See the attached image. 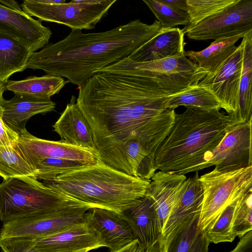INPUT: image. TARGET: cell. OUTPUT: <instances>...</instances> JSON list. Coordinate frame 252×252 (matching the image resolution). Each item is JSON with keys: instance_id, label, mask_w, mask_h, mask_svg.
<instances>
[{"instance_id": "6da1fadb", "label": "cell", "mask_w": 252, "mask_h": 252, "mask_svg": "<svg viewBox=\"0 0 252 252\" xmlns=\"http://www.w3.org/2000/svg\"><path fill=\"white\" fill-rule=\"evenodd\" d=\"M78 88L76 102L92 130L97 159L120 171L124 147L136 141L154 161L176 114L166 108L169 94L155 81L98 72Z\"/></svg>"}, {"instance_id": "7a4b0ae2", "label": "cell", "mask_w": 252, "mask_h": 252, "mask_svg": "<svg viewBox=\"0 0 252 252\" xmlns=\"http://www.w3.org/2000/svg\"><path fill=\"white\" fill-rule=\"evenodd\" d=\"M161 30L158 20L147 24L139 19L102 32L84 33L71 30L64 39L32 52L27 68L64 77L79 87L96 70L127 58Z\"/></svg>"}, {"instance_id": "3957f363", "label": "cell", "mask_w": 252, "mask_h": 252, "mask_svg": "<svg viewBox=\"0 0 252 252\" xmlns=\"http://www.w3.org/2000/svg\"><path fill=\"white\" fill-rule=\"evenodd\" d=\"M157 150V170L179 174L198 172L230 127L229 115L220 110L186 107Z\"/></svg>"}, {"instance_id": "277c9868", "label": "cell", "mask_w": 252, "mask_h": 252, "mask_svg": "<svg viewBox=\"0 0 252 252\" xmlns=\"http://www.w3.org/2000/svg\"><path fill=\"white\" fill-rule=\"evenodd\" d=\"M150 180L129 176L99 159L63 174L43 184L68 197L118 214L134 201L144 197Z\"/></svg>"}, {"instance_id": "5b68a950", "label": "cell", "mask_w": 252, "mask_h": 252, "mask_svg": "<svg viewBox=\"0 0 252 252\" xmlns=\"http://www.w3.org/2000/svg\"><path fill=\"white\" fill-rule=\"evenodd\" d=\"M82 205L87 204L59 193L32 178H10L0 183V220L3 222L49 215Z\"/></svg>"}, {"instance_id": "8992f818", "label": "cell", "mask_w": 252, "mask_h": 252, "mask_svg": "<svg viewBox=\"0 0 252 252\" xmlns=\"http://www.w3.org/2000/svg\"><path fill=\"white\" fill-rule=\"evenodd\" d=\"M98 72L129 73L150 78L169 95L197 85L207 72L184 55L161 60L138 63L127 58L113 64L96 70Z\"/></svg>"}, {"instance_id": "52a82bcc", "label": "cell", "mask_w": 252, "mask_h": 252, "mask_svg": "<svg viewBox=\"0 0 252 252\" xmlns=\"http://www.w3.org/2000/svg\"><path fill=\"white\" fill-rule=\"evenodd\" d=\"M199 181L203 196L198 227L205 233L228 205L252 189V166L229 172L213 170Z\"/></svg>"}, {"instance_id": "ba28073f", "label": "cell", "mask_w": 252, "mask_h": 252, "mask_svg": "<svg viewBox=\"0 0 252 252\" xmlns=\"http://www.w3.org/2000/svg\"><path fill=\"white\" fill-rule=\"evenodd\" d=\"M117 0H73L69 2L49 4L38 0H25L21 4L27 14L41 22L65 25L71 30H90L108 13Z\"/></svg>"}, {"instance_id": "9c48e42d", "label": "cell", "mask_w": 252, "mask_h": 252, "mask_svg": "<svg viewBox=\"0 0 252 252\" xmlns=\"http://www.w3.org/2000/svg\"><path fill=\"white\" fill-rule=\"evenodd\" d=\"M190 39H217L252 31V0H236L222 10L182 29Z\"/></svg>"}, {"instance_id": "30bf717a", "label": "cell", "mask_w": 252, "mask_h": 252, "mask_svg": "<svg viewBox=\"0 0 252 252\" xmlns=\"http://www.w3.org/2000/svg\"><path fill=\"white\" fill-rule=\"evenodd\" d=\"M92 208L82 205L49 215L5 222L0 230V239H34L56 233L85 221V213Z\"/></svg>"}, {"instance_id": "8fae6325", "label": "cell", "mask_w": 252, "mask_h": 252, "mask_svg": "<svg viewBox=\"0 0 252 252\" xmlns=\"http://www.w3.org/2000/svg\"><path fill=\"white\" fill-rule=\"evenodd\" d=\"M252 121L230 127L199 170L215 166V171L229 172L252 166Z\"/></svg>"}, {"instance_id": "7c38bea8", "label": "cell", "mask_w": 252, "mask_h": 252, "mask_svg": "<svg viewBox=\"0 0 252 252\" xmlns=\"http://www.w3.org/2000/svg\"><path fill=\"white\" fill-rule=\"evenodd\" d=\"M243 44L242 40L232 55L214 74L206 75L198 83L210 90L230 118L236 114L238 107Z\"/></svg>"}, {"instance_id": "4fadbf2b", "label": "cell", "mask_w": 252, "mask_h": 252, "mask_svg": "<svg viewBox=\"0 0 252 252\" xmlns=\"http://www.w3.org/2000/svg\"><path fill=\"white\" fill-rule=\"evenodd\" d=\"M16 147L32 165L45 158H60L78 160L94 164L97 161L90 150L69 144L60 140L55 141L37 138L27 129L18 134Z\"/></svg>"}, {"instance_id": "5bb4252c", "label": "cell", "mask_w": 252, "mask_h": 252, "mask_svg": "<svg viewBox=\"0 0 252 252\" xmlns=\"http://www.w3.org/2000/svg\"><path fill=\"white\" fill-rule=\"evenodd\" d=\"M198 172L187 179L183 192L168 216L161 232V252H166L172 240L185 224L200 213L203 189Z\"/></svg>"}, {"instance_id": "9a60e30c", "label": "cell", "mask_w": 252, "mask_h": 252, "mask_svg": "<svg viewBox=\"0 0 252 252\" xmlns=\"http://www.w3.org/2000/svg\"><path fill=\"white\" fill-rule=\"evenodd\" d=\"M0 32L28 46L32 52L48 44L52 32L39 20L23 10H15L0 3Z\"/></svg>"}, {"instance_id": "2e32d148", "label": "cell", "mask_w": 252, "mask_h": 252, "mask_svg": "<svg viewBox=\"0 0 252 252\" xmlns=\"http://www.w3.org/2000/svg\"><path fill=\"white\" fill-rule=\"evenodd\" d=\"M85 220L110 252L119 250L136 240L128 223L115 212L93 208L85 213Z\"/></svg>"}, {"instance_id": "e0dca14e", "label": "cell", "mask_w": 252, "mask_h": 252, "mask_svg": "<svg viewBox=\"0 0 252 252\" xmlns=\"http://www.w3.org/2000/svg\"><path fill=\"white\" fill-rule=\"evenodd\" d=\"M31 239L34 248L44 252H88L104 247L85 221L58 233Z\"/></svg>"}, {"instance_id": "ac0fdd59", "label": "cell", "mask_w": 252, "mask_h": 252, "mask_svg": "<svg viewBox=\"0 0 252 252\" xmlns=\"http://www.w3.org/2000/svg\"><path fill=\"white\" fill-rule=\"evenodd\" d=\"M120 215L128 223L143 250L160 241L161 230L154 202L150 197L145 195L135 200Z\"/></svg>"}, {"instance_id": "d6986e66", "label": "cell", "mask_w": 252, "mask_h": 252, "mask_svg": "<svg viewBox=\"0 0 252 252\" xmlns=\"http://www.w3.org/2000/svg\"><path fill=\"white\" fill-rule=\"evenodd\" d=\"M187 179L185 175L159 171L150 180L146 195L154 202L161 232L168 216L180 198Z\"/></svg>"}, {"instance_id": "ffe728a7", "label": "cell", "mask_w": 252, "mask_h": 252, "mask_svg": "<svg viewBox=\"0 0 252 252\" xmlns=\"http://www.w3.org/2000/svg\"><path fill=\"white\" fill-rule=\"evenodd\" d=\"M14 94L8 100L3 99L0 110L4 123L18 134L26 129V124L31 117L38 114H45L55 108L56 103L51 99Z\"/></svg>"}, {"instance_id": "44dd1931", "label": "cell", "mask_w": 252, "mask_h": 252, "mask_svg": "<svg viewBox=\"0 0 252 252\" xmlns=\"http://www.w3.org/2000/svg\"><path fill=\"white\" fill-rule=\"evenodd\" d=\"M53 127L61 140L94 153L92 130L74 95L71 96L69 102Z\"/></svg>"}, {"instance_id": "7402d4cb", "label": "cell", "mask_w": 252, "mask_h": 252, "mask_svg": "<svg viewBox=\"0 0 252 252\" xmlns=\"http://www.w3.org/2000/svg\"><path fill=\"white\" fill-rule=\"evenodd\" d=\"M184 35L183 30L179 28H161L156 36L127 58L134 62L143 63L184 55Z\"/></svg>"}, {"instance_id": "603a6c76", "label": "cell", "mask_w": 252, "mask_h": 252, "mask_svg": "<svg viewBox=\"0 0 252 252\" xmlns=\"http://www.w3.org/2000/svg\"><path fill=\"white\" fill-rule=\"evenodd\" d=\"M243 57L239 84L238 107L230 126L252 120V31L242 38Z\"/></svg>"}, {"instance_id": "cb8c5ba5", "label": "cell", "mask_w": 252, "mask_h": 252, "mask_svg": "<svg viewBox=\"0 0 252 252\" xmlns=\"http://www.w3.org/2000/svg\"><path fill=\"white\" fill-rule=\"evenodd\" d=\"M246 34L216 39L204 49L185 52L184 55L193 63H197L200 68L207 72V75H212L235 52L236 43Z\"/></svg>"}, {"instance_id": "d4e9b609", "label": "cell", "mask_w": 252, "mask_h": 252, "mask_svg": "<svg viewBox=\"0 0 252 252\" xmlns=\"http://www.w3.org/2000/svg\"><path fill=\"white\" fill-rule=\"evenodd\" d=\"M32 52L17 39L0 32V82L27 68Z\"/></svg>"}, {"instance_id": "484cf974", "label": "cell", "mask_w": 252, "mask_h": 252, "mask_svg": "<svg viewBox=\"0 0 252 252\" xmlns=\"http://www.w3.org/2000/svg\"><path fill=\"white\" fill-rule=\"evenodd\" d=\"M68 83L59 76L45 75L41 77L30 76L19 81L8 80L4 85L5 91L14 94L31 96L44 99H50L58 94Z\"/></svg>"}, {"instance_id": "4316f807", "label": "cell", "mask_w": 252, "mask_h": 252, "mask_svg": "<svg viewBox=\"0 0 252 252\" xmlns=\"http://www.w3.org/2000/svg\"><path fill=\"white\" fill-rule=\"evenodd\" d=\"M180 106L208 111L222 109L221 104L210 90L198 84L168 96L166 104L167 109L174 110Z\"/></svg>"}, {"instance_id": "83f0119b", "label": "cell", "mask_w": 252, "mask_h": 252, "mask_svg": "<svg viewBox=\"0 0 252 252\" xmlns=\"http://www.w3.org/2000/svg\"><path fill=\"white\" fill-rule=\"evenodd\" d=\"M0 176L3 180L17 177L35 179V170L16 145H0Z\"/></svg>"}, {"instance_id": "f1b7e54d", "label": "cell", "mask_w": 252, "mask_h": 252, "mask_svg": "<svg viewBox=\"0 0 252 252\" xmlns=\"http://www.w3.org/2000/svg\"><path fill=\"white\" fill-rule=\"evenodd\" d=\"M89 164L90 163L78 160L45 158L37 161L32 167L35 170L36 179L47 181Z\"/></svg>"}, {"instance_id": "f546056e", "label": "cell", "mask_w": 252, "mask_h": 252, "mask_svg": "<svg viewBox=\"0 0 252 252\" xmlns=\"http://www.w3.org/2000/svg\"><path fill=\"white\" fill-rule=\"evenodd\" d=\"M239 198L225 208L214 225L204 233L209 243L232 242L234 240L236 236L233 231V219Z\"/></svg>"}, {"instance_id": "4dcf8cb0", "label": "cell", "mask_w": 252, "mask_h": 252, "mask_svg": "<svg viewBox=\"0 0 252 252\" xmlns=\"http://www.w3.org/2000/svg\"><path fill=\"white\" fill-rule=\"evenodd\" d=\"M160 23L161 28H174L178 25L187 26L190 24L189 14L165 4L159 0H143Z\"/></svg>"}, {"instance_id": "1f68e13d", "label": "cell", "mask_w": 252, "mask_h": 252, "mask_svg": "<svg viewBox=\"0 0 252 252\" xmlns=\"http://www.w3.org/2000/svg\"><path fill=\"white\" fill-rule=\"evenodd\" d=\"M236 0H187L188 26H193L230 6Z\"/></svg>"}, {"instance_id": "d6a6232c", "label": "cell", "mask_w": 252, "mask_h": 252, "mask_svg": "<svg viewBox=\"0 0 252 252\" xmlns=\"http://www.w3.org/2000/svg\"><path fill=\"white\" fill-rule=\"evenodd\" d=\"M252 230V189L238 199L233 224V231L240 238Z\"/></svg>"}, {"instance_id": "836d02e7", "label": "cell", "mask_w": 252, "mask_h": 252, "mask_svg": "<svg viewBox=\"0 0 252 252\" xmlns=\"http://www.w3.org/2000/svg\"><path fill=\"white\" fill-rule=\"evenodd\" d=\"M200 213L184 225L172 240L166 252H189L200 230L198 227Z\"/></svg>"}, {"instance_id": "e575fe53", "label": "cell", "mask_w": 252, "mask_h": 252, "mask_svg": "<svg viewBox=\"0 0 252 252\" xmlns=\"http://www.w3.org/2000/svg\"><path fill=\"white\" fill-rule=\"evenodd\" d=\"M0 247L3 252H44L34 248L29 238L0 239Z\"/></svg>"}, {"instance_id": "d590c367", "label": "cell", "mask_w": 252, "mask_h": 252, "mask_svg": "<svg viewBox=\"0 0 252 252\" xmlns=\"http://www.w3.org/2000/svg\"><path fill=\"white\" fill-rule=\"evenodd\" d=\"M4 83L0 82V105L3 99V93L5 91ZM18 139V134L10 129L3 122L0 110V145L14 146Z\"/></svg>"}, {"instance_id": "8d00e7d4", "label": "cell", "mask_w": 252, "mask_h": 252, "mask_svg": "<svg viewBox=\"0 0 252 252\" xmlns=\"http://www.w3.org/2000/svg\"><path fill=\"white\" fill-rule=\"evenodd\" d=\"M230 252H252V230L241 237L236 246Z\"/></svg>"}, {"instance_id": "74e56055", "label": "cell", "mask_w": 252, "mask_h": 252, "mask_svg": "<svg viewBox=\"0 0 252 252\" xmlns=\"http://www.w3.org/2000/svg\"><path fill=\"white\" fill-rule=\"evenodd\" d=\"M209 242L200 231L194 239L189 252H208Z\"/></svg>"}, {"instance_id": "f35d334b", "label": "cell", "mask_w": 252, "mask_h": 252, "mask_svg": "<svg viewBox=\"0 0 252 252\" xmlns=\"http://www.w3.org/2000/svg\"><path fill=\"white\" fill-rule=\"evenodd\" d=\"M162 3L165 4L174 9L187 13V0H159Z\"/></svg>"}, {"instance_id": "ab89813d", "label": "cell", "mask_w": 252, "mask_h": 252, "mask_svg": "<svg viewBox=\"0 0 252 252\" xmlns=\"http://www.w3.org/2000/svg\"><path fill=\"white\" fill-rule=\"evenodd\" d=\"M144 251L138 241L135 240L121 249L113 252H143Z\"/></svg>"}, {"instance_id": "60d3db41", "label": "cell", "mask_w": 252, "mask_h": 252, "mask_svg": "<svg viewBox=\"0 0 252 252\" xmlns=\"http://www.w3.org/2000/svg\"><path fill=\"white\" fill-rule=\"evenodd\" d=\"M0 3L3 5L15 10H22L21 5L13 0H0Z\"/></svg>"}, {"instance_id": "b9f144b4", "label": "cell", "mask_w": 252, "mask_h": 252, "mask_svg": "<svg viewBox=\"0 0 252 252\" xmlns=\"http://www.w3.org/2000/svg\"><path fill=\"white\" fill-rule=\"evenodd\" d=\"M143 252H161L160 241L155 243Z\"/></svg>"}, {"instance_id": "7bdbcfd3", "label": "cell", "mask_w": 252, "mask_h": 252, "mask_svg": "<svg viewBox=\"0 0 252 252\" xmlns=\"http://www.w3.org/2000/svg\"><path fill=\"white\" fill-rule=\"evenodd\" d=\"M40 2L49 4H59L65 2V0H38Z\"/></svg>"}, {"instance_id": "ee69618b", "label": "cell", "mask_w": 252, "mask_h": 252, "mask_svg": "<svg viewBox=\"0 0 252 252\" xmlns=\"http://www.w3.org/2000/svg\"></svg>"}]
</instances>
